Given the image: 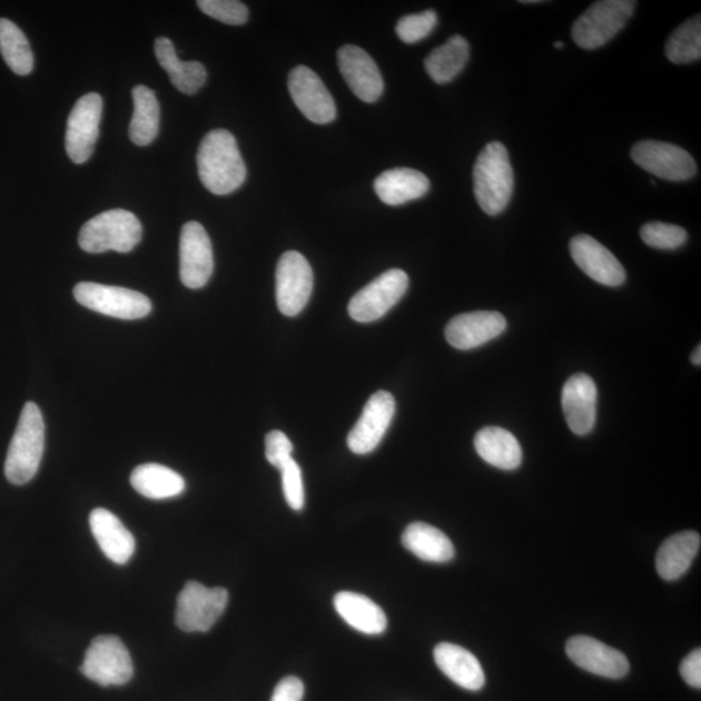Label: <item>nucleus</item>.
I'll use <instances>...</instances> for the list:
<instances>
[{
	"label": "nucleus",
	"mask_w": 701,
	"mask_h": 701,
	"mask_svg": "<svg viewBox=\"0 0 701 701\" xmlns=\"http://www.w3.org/2000/svg\"><path fill=\"white\" fill-rule=\"evenodd\" d=\"M197 164L201 184L215 195H228L238 190L247 176L237 139L225 129L210 130L203 138Z\"/></svg>",
	"instance_id": "nucleus-1"
},
{
	"label": "nucleus",
	"mask_w": 701,
	"mask_h": 701,
	"mask_svg": "<svg viewBox=\"0 0 701 701\" xmlns=\"http://www.w3.org/2000/svg\"><path fill=\"white\" fill-rule=\"evenodd\" d=\"M474 197L483 213L501 215L511 201L514 175L510 155L501 142L488 144L473 169Z\"/></svg>",
	"instance_id": "nucleus-2"
},
{
	"label": "nucleus",
	"mask_w": 701,
	"mask_h": 701,
	"mask_svg": "<svg viewBox=\"0 0 701 701\" xmlns=\"http://www.w3.org/2000/svg\"><path fill=\"white\" fill-rule=\"evenodd\" d=\"M45 451V423L41 409L33 402L23 405L18 428L8 448L4 473L12 485L33 480Z\"/></svg>",
	"instance_id": "nucleus-3"
},
{
	"label": "nucleus",
	"mask_w": 701,
	"mask_h": 701,
	"mask_svg": "<svg viewBox=\"0 0 701 701\" xmlns=\"http://www.w3.org/2000/svg\"><path fill=\"white\" fill-rule=\"evenodd\" d=\"M142 239V224L135 214L111 209L85 223L78 245L89 254L130 253Z\"/></svg>",
	"instance_id": "nucleus-4"
},
{
	"label": "nucleus",
	"mask_w": 701,
	"mask_h": 701,
	"mask_svg": "<svg viewBox=\"0 0 701 701\" xmlns=\"http://www.w3.org/2000/svg\"><path fill=\"white\" fill-rule=\"evenodd\" d=\"M631 0H602L580 16L572 28L574 42L584 50H596L625 28L635 11Z\"/></svg>",
	"instance_id": "nucleus-5"
},
{
	"label": "nucleus",
	"mask_w": 701,
	"mask_h": 701,
	"mask_svg": "<svg viewBox=\"0 0 701 701\" xmlns=\"http://www.w3.org/2000/svg\"><path fill=\"white\" fill-rule=\"evenodd\" d=\"M228 602V591L223 588L208 589L197 581L187 582L177 599V626L186 633H206L221 618Z\"/></svg>",
	"instance_id": "nucleus-6"
},
{
	"label": "nucleus",
	"mask_w": 701,
	"mask_h": 701,
	"mask_svg": "<svg viewBox=\"0 0 701 701\" xmlns=\"http://www.w3.org/2000/svg\"><path fill=\"white\" fill-rule=\"evenodd\" d=\"M81 672L90 681L108 688L127 684L135 674V668L120 638L100 635L93 639L86 651Z\"/></svg>",
	"instance_id": "nucleus-7"
},
{
	"label": "nucleus",
	"mask_w": 701,
	"mask_h": 701,
	"mask_svg": "<svg viewBox=\"0 0 701 701\" xmlns=\"http://www.w3.org/2000/svg\"><path fill=\"white\" fill-rule=\"evenodd\" d=\"M73 294L81 306L120 319L144 318L152 309L146 295L125 287L81 283L76 285Z\"/></svg>",
	"instance_id": "nucleus-8"
},
{
	"label": "nucleus",
	"mask_w": 701,
	"mask_h": 701,
	"mask_svg": "<svg viewBox=\"0 0 701 701\" xmlns=\"http://www.w3.org/2000/svg\"><path fill=\"white\" fill-rule=\"evenodd\" d=\"M408 286L407 273L389 269L354 295L348 304V315L357 323L377 322L401 302Z\"/></svg>",
	"instance_id": "nucleus-9"
},
{
	"label": "nucleus",
	"mask_w": 701,
	"mask_h": 701,
	"mask_svg": "<svg viewBox=\"0 0 701 701\" xmlns=\"http://www.w3.org/2000/svg\"><path fill=\"white\" fill-rule=\"evenodd\" d=\"M312 288L314 270L306 257L296 251L280 256L276 270V299L280 314L299 315L309 302Z\"/></svg>",
	"instance_id": "nucleus-10"
},
{
	"label": "nucleus",
	"mask_w": 701,
	"mask_h": 701,
	"mask_svg": "<svg viewBox=\"0 0 701 701\" xmlns=\"http://www.w3.org/2000/svg\"><path fill=\"white\" fill-rule=\"evenodd\" d=\"M631 159L651 175L667 181H688L697 175V162L682 147L659 140H642L630 151Z\"/></svg>",
	"instance_id": "nucleus-11"
},
{
	"label": "nucleus",
	"mask_w": 701,
	"mask_h": 701,
	"mask_svg": "<svg viewBox=\"0 0 701 701\" xmlns=\"http://www.w3.org/2000/svg\"><path fill=\"white\" fill-rule=\"evenodd\" d=\"M103 111V100L97 92L86 93L76 101L68 117L66 148L76 164H83L91 158L99 137V125Z\"/></svg>",
	"instance_id": "nucleus-12"
},
{
	"label": "nucleus",
	"mask_w": 701,
	"mask_h": 701,
	"mask_svg": "<svg viewBox=\"0 0 701 701\" xmlns=\"http://www.w3.org/2000/svg\"><path fill=\"white\" fill-rule=\"evenodd\" d=\"M215 268L214 249L208 233L197 221L184 225L179 238V277L189 288L208 284Z\"/></svg>",
	"instance_id": "nucleus-13"
},
{
	"label": "nucleus",
	"mask_w": 701,
	"mask_h": 701,
	"mask_svg": "<svg viewBox=\"0 0 701 701\" xmlns=\"http://www.w3.org/2000/svg\"><path fill=\"white\" fill-rule=\"evenodd\" d=\"M395 397L382 389L366 402L361 418L347 436V446L356 455H368L379 446L395 416Z\"/></svg>",
	"instance_id": "nucleus-14"
},
{
	"label": "nucleus",
	"mask_w": 701,
	"mask_h": 701,
	"mask_svg": "<svg viewBox=\"0 0 701 701\" xmlns=\"http://www.w3.org/2000/svg\"><path fill=\"white\" fill-rule=\"evenodd\" d=\"M288 91L299 111L312 122L325 125L337 117V106L322 78L308 67H295L288 76Z\"/></svg>",
	"instance_id": "nucleus-15"
},
{
	"label": "nucleus",
	"mask_w": 701,
	"mask_h": 701,
	"mask_svg": "<svg viewBox=\"0 0 701 701\" xmlns=\"http://www.w3.org/2000/svg\"><path fill=\"white\" fill-rule=\"evenodd\" d=\"M566 654L576 667L611 680H621L630 670L625 654L586 635L569 639Z\"/></svg>",
	"instance_id": "nucleus-16"
},
{
	"label": "nucleus",
	"mask_w": 701,
	"mask_h": 701,
	"mask_svg": "<svg viewBox=\"0 0 701 701\" xmlns=\"http://www.w3.org/2000/svg\"><path fill=\"white\" fill-rule=\"evenodd\" d=\"M571 255L576 267L600 285L619 287L626 280V271L618 257L588 234L571 240Z\"/></svg>",
	"instance_id": "nucleus-17"
},
{
	"label": "nucleus",
	"mask_w": 701,
	"mask_h": 701,
	"mask_svg": "<svg viewBox=\"0 0 701 701\" xmlns=\"http://www.w3.org/2000/svg\"><path fill=\"white\" fill-rule=\"evenodd\" d=\"M338 66L348 88L365 103H374L384 92V78L371 55L355 45L340 47Z\"/></svg>",
	"instance_id": "nucleus-18"
},
{
	"label": "nucleus",
	"mask_w": 701,
	"mask_h": 701,
	"mask_svg": "<svg viewBox=\"0 0 701 701\" xmlns=\"http://www.w3.org/2000/svg\"><path fill=\"white\" fill-rule=\"evenodd\" d=\"M506 329V319L494 310H477L458 315L446 326V339L457 349H473L486 345Z\"/></svg>",
	"instance_id": "nucleus-19"
},
{
	"label": "nucleus",
	"mask_w": 701,
	"mask_h": 701,
	"mask_svg": "<svg viewBox=\"0 0 701 701\" xmlns=\"http://www.w3.org/2000/svg\"><path fill=\"white\" fill-rule=\"evenodd\" d=\"M598 388L588 374H574L565 382L561 405L566 424L576 435H588L596 421Z\"/></svg>",
	"instance_id": "nucleus-20"
},
{
	"label": "nucleus",
	"mask_w": 701,
	"mask_h": 701,
	"mask_svg": "<svg viewBox=\"0 0 701 701\" xmlns=\"http://www.w3.org/2000/svg\"><path fill=\"white\" fill-rule=\"evenodd\" d=\"M90 527L93 537L105 555L115 564H127L136 551L135 536L119 517L105 509L90 513Z\"/></svg>",
	"instance_id": "nucleus-21"
},
{
	"label": "nucleus",
	"mask_w": 701,
	"mask_h": 701,
	"mask_svg": "<svg viewBox=\"0 0 701 701\" xmlns=\"http://www.w3.org/2000/svg\"><path fill=\"white\" fill-rule=\"evenodd\" d=\"M436 667L460 688L480 691L486 683L485 672L474 654L462 645L443 642L434 649Z\"/></svg>",
	"instance_id": "nucleus-22"
},
{
	"label": "nucleus",
	"mask_w": 701,
	"mask_h": 701,
	"mask_svg": "<svg viewBox=\"0 0 701 701\" xmlns=\"http://www.w3.org/2000/svg\"><path fill=\"white\" fill-rule=\"evenodd\" d=\"M428 189H431L428 178L411 168L386 170L374 181V191L387 206H402L411 200L423 198Z\"/></svg>",
	"instance_id": "nucleus-23"
},
{
	"label": "nucleus",
	"mask_w": 701,
	"mask_h": 701,
	"mask_svg": "<svg viewBox=\"0 0 701 701\" xmlns=\"http://www.w3.org/2000/svg\"><path fill=\"white\" fill-rule=\"evenodd\" d=\"M334 608L350 628L366 635H379L387 628V618L379 605L356 592L340 591L334 596Z\"/></svg>",
	"instance_id": "nucleus-24"
},
{
	"label": "nucleus",
	"mask_w": 701,
	"mask_h": 701,
	"mask_svg": "<svg viewBox=\"0 0 701 701\" xmlns=\"http://www.w3.org/2000/svg\"><path fill=\"white\" fill-rule=\"evenodd\" d=\"M155 55L159 65L169 75L170 82L186 96L197 93L207 81V69L199 61L179 60L174 42L159 37L155 41Z\"/></svg>",
	"instance_id": "nucleus-25"
},
{
	"label": "nucleus",
	"mask_w": 701,
	"mask_h": 701,
	"mask_svg": "<svg viewBox=\"0 0 701 701\" xmlns=\"http://www.w3.org/2000/svg\"><path fill=\"white\" fill-rule=\"evenodd\" d=\"M474 447L481 458L502 471L517 470L522 463V448L516 436L503 427H483L475 435Z\"/></svg>",
	"instance_id": "nucleus-26"
},
{
	"label": "nucleus",
	"mask_w": 701,
	"mask_h": 701,
	"mask_svg": "<svg viewBox=\"0 0 701 701\" xmlns=\"http://www.w3.org/2000/svg\"><path fill=\"white\" fill-rule=\"evenodd\" d=\"M697 532L674 534L661 544L656 556V569L662 580L677 581L689 571L700 550Z\"/></svg>",
	"instance_id": "nucleus-27"
},
{
	"label": "nucleus",
	"mask_w": 701,
	"mask_h": 701,
	"mask_svg": "<svg viewBox=\"0 0 701 701\" xmlns=\"http://www.w3.org/2000/svg\"><path fill=\"white\" fill-rule=\"evenodd\" d=\"M402 543L405 549L427 563L443 564L455 556L450 537L425 522H413L404 530Z\"/></svg>",
	"instance_id": "nucleus-28"
},
{
	"label": "nucleus",
	"mask_w": 701,
	"mask_h": 701,
	"mask_svg": "<svg viewBox=\"0 0 701 701\" xmlns=\"http://www.w3.org/2000/svg\"><path fill=\"white\" fill-rule=\"evenodd\" d=\"M131 486L138 494L152 501L176 497L185 491L186 483L181 474L160 464H144L130 475Z\"/></svg>",
	"instance_id": "nucleus-29"
},
{
	"label": "nucleus",
	"mask_w": 701,
	"mask_h": 701,
	"mask_svg": "<svg viewBox=\"0 0 701 701\" xmlns=\"http://www.w3.org/2000/svg\"><path fill=\"white\" fill-rule=\"evenodd\" d=\"M470 43L466 39L462 36H452L446 43L427 55L426 72L440 85L454 81L470 60Z\"/></svg>",
	"instance_id": "nucleus-30"
},
{
	"label": "nucleus",
	"mask_w": 701,
	"mask_h": 701,
	"mask_svg": "<svg viewBox=\"0 0 701 701\" xmlns=\"http://www.w3.org/2000/svg\"><path fill=\"white\" fill-rule=\"evenodd\" d=\"M132 103L135 112L129 127V136L132 144L148 146L159 135L160 106L155 92L147 86L139 85L132 89Z\"/></svg>",
	"instance_id": "nucleus-31"
},
{
	"label": "nucleus",
	"mask_w": 701,
	"mask_h": 701,
	"mask_svg": "<svg viewBox=\"0 0 701 701\" xmlns=\"http://www.w3.org/2000/svg\"><path fill=\"white\" fill-rule=\"evenodd\" d=\"M0 53L16 75L28 76L33 70L34 57L28 38L8 19H0Z\"/></svg>",
	"instance_id": "nucleus-32"
},
{
	"label": "nucleus",
	"mask_w": 701,
	"mask_h": 701,
	"mask_svg": "<svg viewBox=\"0 0 701 701\" xmlns=\"http://www.w3.org/2000/svg\"><path fill=\"white\" fill-rule=\"evenodd\" d=\"M665 52L673 65H690L701 57V19L700 14L677 28L669 37Z\"/></svg>",
	"instance_id": "nucleus-33"
},
{
	"label": "nucleus",
	"mask_w": 701,
	"mask_h": 701,
	"mask_svg": "<svg viewBox=\"0 0 701 701\" xmlns=\"http://www.w3.org/2000/svg\"><path fill=\"white\" fill-rule=\"evenodd\" d=\"M641 238L652 248L677 249L688 240V231L678 225L653 221L642 226Z\"/></svg>",
	"instance_id": "nucleus-34"
},
{
	"label": "nucleus",
	"mask_w": 701,
	"mask_h": 701,
	"mask_svg": "<svg viewBox=\"0 0 701 701\" xmlns=\"http://www.w3.org/2000/svg\"><path fill=\"white\" fill-rule=\"evenodd\" d=\"M436 22L438 16L433 10L404 16L396 23V34L404 43H417L432 33Z\"/></svg>",
	"instance_id": "nucleus-35"
},
{
	"label": "nucleus",
	"mask_w": 701,
	"mask_h": 701,
	"mask_svg": "<svg viewBox=\"0 0 701 701\" xmlns=\"http://www.w3.org/2000/svg\"><path fill=\"white\" fill-rule=\"evenodd\" d=\"M197 4L209 18L228 26H244L248 20V8L238 0H199Z\"/></svg>",
	"instance_id": "nucleus-36"
},
{
	"label": "nucleus",
	"mask_w": 701,
	"mask_h": 701,
	"mask_svg": "<svg viewBox=\"0 0 701 701\" xmlns=\"http://www.w3.org/2000/svg\"><path fill=\"white\" fill-rule=\"evenodd\" d=\"M279 472L283 474V490L286 503L290 505L292 510L302 511L304 503H306V495H304L303 475L299 464L292 457L280 467Z\"/></svg>",
	"instance_id": "nucleus-37"
},
{
	"label": "nucleus",
	"mask_w": 701,
	"mask_h": 701,
	"mask_svg": "<svg viewBox=\"0 0 701 701\" xmlns=\"http://www.w3.org/2000/svg\"><path fill=\"white\" fill-rule=\"evenodd\" d=\"M293 450L292 441L283 432L273 431L265 436V457L278 471L293 457Z\"/></svg>",
	"instance_id": "nucleus-38"
},
{
	"label": "nucleus",
	"mask_w": 701,
	"mask_h": 701,
	"mask_svg": "<svg viewBox=\"0 0 701 701\" xmlns=\"http://www.w3.org/2000/svg\"><path fill=\"white\" fill-rule=\"evenodd\" d=\"M304 684L298 677H286L273 692L270 701H302Z\"/></svg>",
	"instance_id": "nucleus-39"
},
{
	"label": "nucleus",
	"mask_w": 701,
	"mask_h": 701,
	"mask_svg": "<svg viewBox=\"0 0 701 701\" xmlns=\"http://www.w3.org/2000/svg\"><path fill=\"white\" fill-rule=\"evenodd\" d=\"M683 681L695 688L701 689V650H693L689 656H685L680 667Z\"/></svg>",
	"instance_id": "nucleus-40"
},
{
	"label": "nucleus",
	"mask_w": 701,
	"mask_h": 701,
	"mask_svg": "<svg viewBox=\"0 0 701 701\" xmlns=\"http://www.w3.org/2000/svg\"><path fill=\"white\" fill-rule=\"evenodd\" d=\"M691 362L693 365H701V347L698 346V348L695 350H693L692 356H691Z\"/></svg>",
	"instance_id": "nucleus-41"
},
{
	"label": "nucleus",
	"mask_w": 701,
	"mask_h": 701,
	"mask_svg": "<svg viewBox=\"0 0 701 701\" xmlns=\"http://www.w3.org/2000/svg\"><path fill=\"white\" fill-rule=\"evenodd\" d=\"M555 47H556L557 50L564 49V43L563 42H556Z\"/></svg>",
	"instance_id": "nucleus-42"
}]
</instances>
